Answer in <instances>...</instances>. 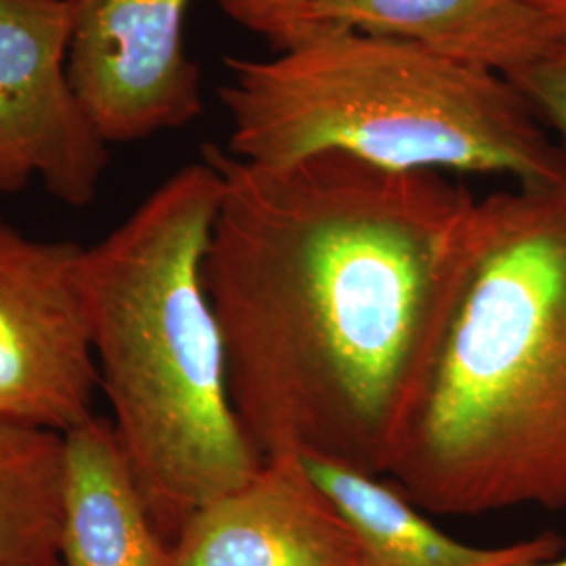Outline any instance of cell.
<instances>
[{
	"label": "cell",
	"instance_id": "6da1fadb",
	"mask_svg": "<svg viewBox=\"0 0 566 566\" xmlns=\"http://www.w3.org/2000/svg\"><path fill=\"white\" fill-rule=\"evenodd\" d=\"M203 283L231 403L266 460L388 474L458 303L476 198L340 151L256 166L206 145Z\"/></svg>",
	"mask_w": 566,
	"mask_h": 566
},
{
	"label": "cell",
	"instance_id": "7a4b0ae2",
	"mask_svg": "<svg viewBox=\"0 0 566 566\" xmlns=\"http://www.w3.org/2000/svg\"><path fill=\"white\" fill-rule=\"evenodd\" d=\"M388 476L413 506H566V181L476 200L464 282Z\"/></svg>",
	"mask_w": 566,
	"mask_h": 566
},
{
	"label": "cell",
	"instance_id": "3957f363",
	"mask_svg": "<svg viewBox=\"0 0 566 566\" xmlns=\"http://www.w3.org/2000/svg\"><path fill=\"white\" fill-rule=\"evenodd\" d=\"M219 202L217 168L189 164L82 252L112 424L168 544L193 512L264 464L231 403L223 336L203 283Z\"/></svg>",
	"mask_w": 566,
	"mask_h": 566
},
{
	"label": "cell",
	"instance_id": "277c9868",
	"mask_svg": "<svg viewBox=\"0 0 566 566\" xmlns=\"http://www.w3.org/2000/svg\"><path fill=\"white\" fill-rule=\"evenodd\" d=\"M229 154L282 166L340 151L392 170L566 181V151L512 82L413 42L325 32L271 60L227 57Z\"/></svg>",
	"mask_w": 566,
	"mask_h": 566
},
{
	"label": "cell",
	"instance_id": "5b68a950",
	"mask_svg": "<svg viewBox=\"0 0 566 566\" xmlns=\"http://www.w3.org/2000/svg\"><path fill=\"white\" fill-rule=\"evenodd\" d=\"M82 252L0 219V422L63 434L93 416L102 382Z\"/></svg>",
	"mask_w": 566,
	"mask_h": 566
},
{
	"label": "cell",
	"instance_id": "8992f818",
	"mask_svg": "<svg viewBox=\"0 0 566 566\" xmlns=\"http://www.w3.org/2000/svg\"><path fill=\"white\" fill-rule=\"evenodd\" d=\"M67 0H0V191L32 179L70 206L93 202L107 142L70 81Z\"/></svg>",
	"mask_w": 566,
	"mask_h": 566
},
{
	"label": "cell",
	"instance_id": "52a82bcc",
	"mask_svg": "<svg viewBox=\"0 0 566 566\" xmlns=\"http://www.w3.org/2000/svg\"><path fill=\"white\" fill-rule=\"evenodd\" d=\"M67 2L70 81L105 142H137L202 114L200 70L185 49L191 0Z\"/></svg>",
	"mask_w": 566,
	"mask_h": 566
},
{
	"label": "cell",
	"instance_id": "ba28073f",
	"mask_svg": "<svg viewBox=\"0 0 566 566\" xmlns=\"http://www.w3.org/2000/svg\"><path fill=\"white\" fill-rule=\"evenodd\" d=\"M172 566H361L340 507L303 460H266L245 485L193 512L170 544Z\"/></svg>",
	"mask_w": 566,
	"mask_h": 566
},
{
	"label": "cell",
	"instance_id": "9c48e42d",
	"mask_svg": "<svg viewBox=\"0 0 566 566\" xmlns=\"http://www.w3.org/2000/svg\"><path fill=\"white\" fill-rule=\"evenodd\" d=\"M317 36L353 30L413 42L510 82L565 49L533 0H322Z\"/></svg>",
	"mask_w": 566,
	"mask_h": 566
},
{
	"label": "cell",
	"instance_id": "30bf717a",
	"mask_svg": "<svg viewBox=\"0 0 566 566\" xmlns=\"http://www.w3.org/2000/svg\"><path fill=\"white\" fill-rule=\"evenodd\" d=\"M60 566H172L109 420L61 434Z\"/></svg>",
	"mask_w": 566,
	"mask_h": 566
},
{
	"label": "cell",
	"instance_id": "8fae6325",
	"mask_svg": "<svg viewBox=\"0 0 566 566\" xmlns=\"http://www.w3.org/2000/svg\"><path fill=\"white\" fill-rule=\"evenodd\" d=\"M301 460L353 526L361 566H518L563 552V539L554 533L507 546H465L428 523L401 489L378 476L317 458Z\"/></svg>",
	"mask_w": 566,
	"mask_h": 566
},
{
	"label": "cell",
	"instance_id": "7c38bea8",
	"mask_svg": "<svg viewBox=\"0 0 566 566\" xmlns=\"http://www.w3.org/2000/svg\"><path fill=\"white\" fill-rule=\"evenodd\" d=\"M61 434L0 422V566H60Z\"/></svg>",
	"mask_w": 566,
	"mask_h": 566
},
{
	"label": "cell",
	"instance_id": "4fadbf2b",
	"mask_svg": "<svg viewBox=\"0 0 566 566\" xmlns=\"http://www.w3.org/2000/svg\"><path fill=\"white\" fill-rule=\"evenodd\" d=\"M322 0H219L221 9L250 32L287 51L317 36L313 13Z\"/></svg>",
	"mask_w": 566,
	"mask_h": 566
},
{
	"label": "cell",
	"instance_id": "5bb4252c",
	"mask_svg": "<svg viewBox=\"0 0 566 566\" xmlns=\"http://www.w3.org/2000/svg\"><path fill=\"white\" fill-rule=\"evenodd\" d=\"M512 84H516L537 114H544L560 133L566 151V60L546 61Z\"/></svg>",
	"mask_w": 566,
	"mask_h": 566
},
{
	"label": "cell",
	"instance_id": "9a60e30c",
	"mask_svg": "<svg viewBox=\"0 0 566 566\" xmlns=\"http://www.w3.org/2000/svg\"><path fill=\"white\" fill-rule=\"evenodd\" d=\"M556 32L566 53V0H533Z\"/></svg>",
	"mask_w": 566,
	"mask_h": 566
},
{
	"label": "cell",
	"instance_id": "2e32d148",
	"mask_svg": "<svg viewBox=\"0 0 566 566\" xmlns=\"http://www.w3.org/2000/svg\"><path fill=\"white\" fill-rule=\"evenodd\" d=\"M518 566H566V556H556V558H549V560H539V563H528V565Z\"/></svg>",
	"mask_w": 566,
	"mask_h": 566
}]
</instances>
